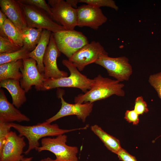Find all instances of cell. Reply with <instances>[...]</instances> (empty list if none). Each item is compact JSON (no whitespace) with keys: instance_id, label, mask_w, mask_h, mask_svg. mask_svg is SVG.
Returning <instances> with one entry per match:
<instances>
[{"instance_id":"obj_17","label":"cell","mask_w":161,"mask_h":161,"mask_svg":"<svg viewBox=\"0 0 161 161\" xmlns=\"http://www.w3.org/2000/svg\"><path fill=\"white\" fill-rule=\"evenodd\" d=\"M0 87L8 90L11 96L12 103L17 108H19L26 102V92L21 87L20 80L8 79L0 81Z\"/></svg>"},{"instance_id":"obj_26","label":"cell","mask_w":161,"mask_h":161,"mask_svg":"<svg viewBox=\"0 0 161 161\" xmlns=\"http://www.w3.org/2000/svg\"><path fill=\"white\" fill-rule=\"evenodd\" d=\"M20 3L26 4L35 6L47 12L52 19V13L51 8L44 0H18Z\"/></svg>"},{"instance_id":"obj_23","label":"cell","mask_w":161,"mask_h":161,"mask_svg":"<svg viewBox=\"0 0 161 161\" xmlns=\"http://www.w3.org/2000/svg\"><path fill=\"white\" fill-rule=\"evenodd\" d=\"M30 52L28 50L23 47L20 50L15 52L0 53V65L28 58V55Z\"/></svg>"},{"instance_id":"obj_8","label":"cell","mask_w":161,"mask_h":161,"mask_svg":"<svg viewBox=\"0 0 161 161\" xmlns=\"http://www.w3.org/2000/svg\"><path fill=\"white\" fill-rule=\"evenodd\" d=\"M108 54L100 44L95 41L86 44L68 59L81 71L89 64L95 63L100 56Z\"/></svg>"},{"instance_id":"obj_18","label":"cell","mask_w":161,"mask_h":161,"mask_svg":"<svg viewBox=\"0 0 161 161\" xmlns=\"http://www.w3.org/2000/svg\"><path fill=\"white\" fill-rule=\"evenodd\" d=\"M52 33L49 30L43 29L41 38L37 45L28 55L29 58L36 61L38 70L40 73L43 75L44 72L43 57L49 42Z\"/></svg>"},{"instance_id":"obj_35","label":"cell","mask_w":161,"mask_h":161,"mask_svg":"<svg viewBox=\"0 0 161 161\" xmlns=\"http://www.w3.org/2000/svg\"><path fill=\"white\" fill-rule=\"evenodd\" d=\"M39 161H56L55 160H53L52 159L49 158L47 157L44 159H41Z\"/></svg>"},{"instance_id":"obj_31","label":"cell","mask_w":161,"mask_h":161,"mask_svg":"<svg viewBox=\"0 0 161 161\" xmlns=\"http://www.w3.org/2000/svg\"><path fill=\"white\" fill-rule=\"evenodd\" d=\"M117 155L119 159L122 161H137L135 157L122 148Z\"/></svg>"},{"instance_id":"obj_16","label":"cell","mask_w":161,"mask_h":161,"mask_svg":"<svg viewBox=\"0 0 161 161\" xmlns=\"http://www.w3.org/2000/svg\"><path fill=\"white\" fill-rule=\"evenodd\" d=\"M1 10L20 30L27 27L22 8L17 0H0Z\"/></svg>"},{"instance_id":"obj_13","label":"cell","mask_w":161,"mask_h":161,"mask_svg":"<svg viewBox=\"0 0 161 161\" xmlns=\"http://www.w3.org/2000/svg\"><path fill=\"white\" fill-rule=\"evenodd\" d=\"M107 20L100 8L88 4L78 7L77 26L79 27H88L97 30Z\"/></svg>"},{"instance_id":"obj_36","label":"cell","mask_w":161,"mask_h":161,"mask_svg":"<svg viewBox=\"0 0 161 161\" xmlns=\"http://www.w3.org/2000/svg\"><path fill=\"white\" fill-rule=\"evenodd\" d=\"M33 159L32 157H24L22 160L20 161H31Z\"/></svg>"},{"instance_id":"obj_30","label":"cell","mask_w":161,"mask_h":161,"mask_svg":"<svg viewBox=\"0 0 161 161\" xmlns=\"http://www.w3.org/2000/svg\"><path fill=\"white\" fill-rule=\"evenodd\" d=\"M139 115L134 110H127L125 112L124 119L129 123L137 125L139 122Z\"/></svg>"},{"instance_id":"obj_19","label":"cell","mask_w":161,"mask_h":161,"mask_svg":"<svg viewBox=\"0 0 161 161\" xmlns=\"http://www.w3.org/2000/svg\"><path fill=\"white\" fill-rule=\"evenodd\" d=\"M90 128L92 131L98 137L106 148L112 152L117 154L122 148L119 140L107 133L97 124L91 126Z\"/></svg>"},{"instance_id":"obj_12","label":"cell","mask_w":161,"mask_h":161,"mask_svg":"<svg viewBox=\"0 0 161 161\" xmlns=\"http://www.w3.org/2000/svg\"><path fill=\"white\" fill-rule=\"evenodd\" d=\"M58 93V97L61 100V107L59 111L54 116L46 120L45 121L48 123L62 117L75 115L77 118L83 122L86 121V118L92 112L93 106V103L70 104L66 102L63 97L61 92Z\"/></svg>"},{"instance_id":"obj_22","label":"cell","mask_w":161,"mask_h":161,"mask_svg":"<svg viewBox=\"0 0 161 161\" xmlns=\"http://www.w3.org/2000/svg\"><path fill=\"white\" fill-rule=\"evenodd\" d=\"M4 36L11 42L22 47V31L8 18L5 21L3 28Z\"/></svg>"},{"instance_id":"obj_14","label":"cell","mask_w":161,"mask_h":161,"mask_svg":"<svg viewBox=\"0 0 161 161\" xmlns=\"http://www.w3.org/2000/svg\"><path fill=\"white\" fill-rule=\"evenodd\" d=\"M51 9L52 19L59 22L66 30H74L77 26V9L72 7L66 1L60 0Z\"/></svg>"},{"instance_id":"obj_15","label":"cell","mask_w":161,"mask_h":161,"mask_svg":"<svg viewBox=\"0 0 161 161\" xmlns=\"http://www.w3.org/2000/svg\"><path fill=\"white\" fill-rule=\"evenodd\" d=\"M29 117L21 112L7 100L4 90L0 89V122L8 123L29 122Z\"/></svg>"},{"instance_id":"obj_1","label":"cell","mask_w":161,"mask_h":161,"mask_svg":"<svg viewBox=\"0 0 161 161\" xmlns=\"http://www.w3.org/2000/svg\"><path fill=\"white\" fill-rule=\"evenodd\" d=\"M11 128H13L19 133L21 137H25L28 141V147L24 152L27 154L32 150H35L40 147L39 140L47 136H57L64 134L73 131L85 129L88 126L83 128L71 129H60L56 124L48 123L46 121L38 123L32 126H24L14 123H9Z\"/></svg>"},{"instance_id":"obj_20","label":"cell","mask_w":161,"mask_h":161,"mask_svg":"<svg viewBox=\"0 0 161 161\" xmlns=\"http://www.w3.org/2000/svg\"><path fill=\"white\" fill-rule=\"evenodd\" d=\"M23 64V60L20 59L0 65V81L8 79L20 80L22 77L20 69Z\"/></svg>"},{"instance_id":"obj_21","label":"cell","mask_w":161,"mask_h":161,"mask_svg":"<svg viewBox=\"0 0 161 161\" xmlns=\"http://www.w3.org/2000/svg\"><path fill=\"white\" fill-rule=\"evenodd\" d=\"M43 30L27 27L22 30L23 47L30 52L33 51L40 40Z\"/></svg>"},{"instance_id":"obj_29","label":"cell","mask_w":161,"mask_h":161,"mask_svg":"<svg viewBox=\"0 0 161 161\" xmlns=\"http://www.w3.org/2000/svg\"><path fill=\"white\" fill-rule=\"evenodd\" d=\"M11 127L9 123L0 122V147H1L10 131Z\"/></svg>"},{"instance_id":"obj_33","label":"cell","mask_w":161,"mask_h":161,"mask_svg":"<svg viewBox=\"0 0 161 161\" xmlns=\"http://www.w3.org/2000/svg\"><path fill=\"white\" fill-rule=\"evenodd\" d=\"M72 7L77 9V4L79 2V0H66V1Z\"/></svg>"},{"instance_id":"obj_10","label":"cell","mask_w":161,"mask_h":161,"mask_svg":"<svg viewBox=\"0 0 161 161\" xmlns=\"http://www.w3.org/2000/svg\"><path fill=\"white\" fill-rule=\"evenodd\" d=\"M24 137L10 131L1 147L0 161H20L24 158L22 154L26 143Z\"/></svg>"},{"instance_id":"obj_7","label":"cell","mask_w":161,"mask_h":161,"mask_svg":"<svg viewBox=\"0 0 161 161\" xmlns=\"http://www.w3.org/2000/svg\"><path fill=\"white\" fill-rule=\"evenodd\" d=\"M95 63L104 68L109 76L120 82L129 80L132 73L129 59L125 56L112 58L103 55Z\"/></svg>"},{"instance_id":"obj_3","label":"cell","mask_w":161,"mask_h":161,"mask_svg":"<svg viewBox=\"0 0 161 161\" xmlns=\"http://www.w3.org/2000/svg\"><path fill=\"white\" fill-rule=\"evenodd\" d=\"M62 64L69 70L70 75L66 77L45 80L41 91L49 90L59 87L79 88L84 93L91 88L93 79L81 73L76 66L69 60L63 59Z\"/></svg>"},{"instance_id":"obj_28","label":"cell","mask_w":161,"mask_h":161,"mask_svg":"<svg viewBox=\"0 0 161 161\" xmlns=\"http://www.w3.org/2000/svg\"><path fill=\"white\" fill-rule=\"evenodd\" d=\"M134 110L139 115H142L148 112L147 103L142 96H138L136 98Z\"/></svg>"},{"instance_id":"obj_9","label":"cell","mask_w":161,"mask_h":161,"mask_svg":"<svg viewBox=\"0 0 161 161\" xmlns=\"http://www.w3.org/2000/svg\"><path fill=\"white\" fill-rule=\"evenodd\" d=\"M23 64L20 69L22 77L20 80L21 87L27 92L35 86L37 91L42 90L45 80L43 75L41 74L37 67L36 61L28 58L22 59Z\"/></svg>"},{"instance_id":"obj_34","label":"cell","mask_w":161,"mask_h":161,"mask_svg":"<svg viewBox=\"0 0 161 161\" xmlns=\"http://www.w3.org/2000/svg\"><path fill=\"white\" fill-rule=\"evenodd\" d=\"M60 0H49L48 4L52 7H54L56 6L60 1Z\"/></svg>"},{"instance_id":"obj_27","label":"cell","mask_w":161,"mask_h":161,"mask_svg":"<svg viewBox=\"0 0 161 161\" xmlns=\"http://www.w3.org/2000/svg\"><path fill=\"white\" fill-rule=\"evenodd\" d=\"M148 81L150 85L157 91L161 100V72L150 75Z\"/></svg>"},{"instance_id":"obj_11","label":"cell","mask_w":161,"mask_h":161,"mask_svg":"<svg viewBox=\"0 0 161 161\" xmlns=\"http://www.w3.org/2000/svg\"><path fill=\"white\" fill-rule=\"evenodd\" d=\"M60 55L61 52L56 44L52 32L43 59L44 67L43 76L45 80L68 76L66 72L60 70L58 67L57 60Z\"/></svg>"},{"instance_id":"obj_6","label":"cell","mask_w":161,"mask_h":161,"mask_svg":"<svg viewBox=\"0 0 161 161\" xmlns=\"http://www.w3.org/2000/svg\"><path fill=\"white\" fill-rule=\"evenodd\" d=\"M53 35L59 50L68 59L89 43L87 38L83 33L74 30L61 31Z\"/></svg>"},{"instance_id":"obj_5","label":"cell","mask_w":161,"mask_h":161,"mask_svg":"<svg viewBox=\"0 0 161 161\" xmlns=\"http://www.w3.org/2000/svg\"><path fill=\"white\" fill-rule=\"evenodd\" d=\"M19 3L24 11L27 27L45 29L53 33L66 30L62 26L54 22L44 10L35 6Z\"/></svg>"},{"instance_id":"obj_25","label":"cell","mask_w":161,"mask_h":161,"mask_svg":"<svg viewBox=\"0 0 161 161\" xmlns=\"http://www.w3.org/2000/svg\"><path fill=\"white\" fill-rule=\"evenodd\" d=\"M79 1L86 3L98 8L102 7H106L114 9L116 10L119 9L115 1L112 0H79Z\"/></svg>"},{"instance_id":"obj_4","label":"cell","mask_w":161,"mask_h":161,"mask_svg":"<svg viewBox=\"0 0 161 161\" xmlns=\"http://www.w3.org/2000/svg\"><path fill=\"white\" fill-rule=\"evenodd\" d=\"M67 136L59 135L55 138L44 137L41 140V146L36 150L38 152L49 151L55 154L56 161H78V148L66 144Z\"/></svg>"},{"instance_id":"obj_2","label":"cell","mask_w":161,"mask_h":161,"mask_svg":"<svg viewBox=\"0 0 161 161\" xmlns=\"http://www.w3.org/2000/svg\"><path fill=\"white\" fill-rule=\"evenodd\" d=\"M90 89L84 94H80L74 98L75 103H83L104 99L115 95L123 97L124 84L117 80L98 75L93 79Z\"/></svg>"},{"instance_id":"obj_32","label":"cell","mask_w":161,"mask_h":161,"mask_svg":"<svg viewBox=\"0 0 161 161\" xmlns=\"http://www.w3.org/2000/svg\"><path fill=\"white\" fill-rule=\"evenodd\" d=\"M7 18L6 15L0 10V35L4 36L3 32V28L4 23Z\"/></svg>"},{"instance_id":"obj_24","label":"cell","mask_w":161,"mask_h":161,"mask_svg":"<svg viewBox=\"0 0 161 161\" xmlns=\"http://www.w3.org/2000/svg\"><path fill=\"white\" fill-rule=\"evenodd\" d=\"M22 48L11 42L7 38L0 35V54L15 52Z\"/></svg>"}]
</instances>
